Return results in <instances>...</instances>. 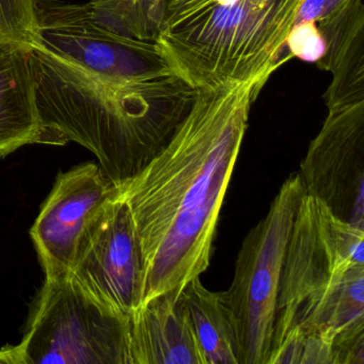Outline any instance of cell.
<instances>
[{
  "label": "cell",
  "instance_id": "6da1fadb",
  "mask_svg": "<svg viewBox=\"0 0 364 364\" xmlns=\"http://www.w3.org/2000/svg\"><path fill=\"white\" fill-rule=\"evenodd\" d=\"M257 93L253 86L200 90L165 149L116 186L129 205L144 262V302L201 276Z\"/></svg>",
  "mask_w": 364,
  "mask_h": 364
},
{
  "label": "cell",
  "instance_id": "7a4b0ae2",
  "mask_svg": "<svg viewBox=\"0 0 364 364\" xmlns=\"http://www.w3.org/2000/svg\"><path fill=\"white\" fill-rule=\"evenodd\" d=\"M42 144L74 141L114 186L139 173L176 135L200 90L178 73L110 82L31 46Z\"/></svg>",
  "mask_w": 364,
  "mask_h": 364
},
{
  "label": "cell",
  "instance_id": "3957f363",
  "mask_svg": "<svg viewBox=\"0 0 364 364\" xmlns=\"http://www.w3.org/2000/svg\"><path fill=\"white\" fill-rule=\"evenodd\" d=\"M267 364H364V229L302 196Z\"/></svg>",
  "mask_w": 364,
  "mask_h": 364
},
{
  "label": "cell",
  "instance_id": "277c9868",
  "mask_svg": "<svg viewBox=\"0 0 364 364\" xmlns=\"http://www.w3.org/2000/svg\"><path fill=\"white\" fill-rule=\"evenodd\" d=\"M302 0H185L168 10L156 43L174 71L200 90L253 86L259 92L287 55Z\"/></svg>",
  "mask_w": 364,
  "mask_h": 364
},
{
  "label": "cell",
  "instance_id": "5b68a950",
  "mask_svg": "<svg viewBox=\"0 0 364 364\" xmlns=\"http://www.w3.org/2000/svg\"><path fill=\"white\" fill-rule=\"evenodd\" d=\"M131 316L97 301L71 276L46 277L20 346L24 364H133Z\"/></svg>",
  "mask_w": 364,
  "mask_h": 364
},
{
  "label": "cell",
  "instance_id": "8992f818",
  "mask_svg": "<svg viewBox=\"0 0 364 364\" xmlns=\"http://www.w3.org/2000/svg\"><path fill=\"white\" fill-rule=\"evenodd\" d=\"M299 173L281 186L265 218L245 237L227 293L240 348V364H267L279 285L300 200Z\"/></svg>",
  "mask_w": 364,
  "mask_h": 364
},
{
  "label": "cell",
  "instance_id": "52a82bcc",
  "mask_svg": "<svg viewBox=\"0 0 364 364\" xmlns=\"http://www.w3.org/2000/svg\"><path fill=\"white\" fill-rule=\"evenodd\" d=\"M36 21L33 46L103 80L137 82L176 72L159 44L107 31L86 5L37 0Z\"/></svg>",
  "mask_w": 364,
  "mask_h": 364
},
{
  "label": "cell",
  "instance_id": "ba28073f",
  "mask_svg": "<svg viewBox=\"0 0 364 364\" xmlns=\"http://www.w3.org/2000/svg\"><path fill=\"white\" fill-rule=\"evenodd\" d=\"M70 274L104 306L131 316L142 304L144 262L131 210L117 193L89 219Z\"/></svg>",
  "mask_w": 364,
  "mask_h": 364
},
{
  "label": "cell",
  "instance_id": "9c48e42d",
  "mask_svg": "<svg viewBox=\"0 0 364 364\" xmlns=\"http://www.w3.org/2000/svg\"><path fill=\"white\" fill-rule=\"evenodd\" d=\"M304 193L364 229V102L329 110L300 165Z\"/></svg>",
  "mask_w": 364,
  "mask_h": 364
},
{
  "label": "cell",
  "instance_id": "30bf717a",
  "mask_svg": "<svg viewBox=\"0 0 364 364\" xmlns=\"http://www.w3.org/2000/svg\"><path fill=\"white\" fill-rule=\"evenodd\" d=\"M114 189L99 164H82L57 176L31 230L46 277L70 274L85 227Z\"/></svg>",
  "mask_w": 364,
  "mask_h": 364
},
{
  "label": "cell",
  "instance_id": "8fae6325",
  "mask_svg": "<svg viewBox=\"0 0 364 364\" xmlns=\"http://www.w3.org/2000/svg\"><path fill=\"white\" fill-rule=\"evenodd\" d=\"M182 289L151 298L131 315L133 364H204Z\"/></svg>",
  "mask_w": 364,
  "mask_h": 364
},
{
  "label": "cell",
  "instance_id": "7c38bea8",
  "mask_svg": "<svg viewBox=\"0 0 364 364\" xmlns=\"http://www.w3.org/2000/svg\"><path fill=\"white\" fill-rule=\"evenodd\" d=\"M325 41V54L316 63L331 72L326 91L328 110L364 102V6L350 0L338 14L317 23Z\"/></svg>",
  "mask_w": 364,
  "mask_h": 364
},
{
  "label": "cell",
  "instance_id": "4fadbf2b",
  "mask_svg": "<svg viewBox=\"0 0 364 364\" xmlns=\"http://www.w3.org/2000/svg\"><path fill=\"white\" fill-rule=\"evenodd\" d=\"M31 46L0 41V157L26 144H42L36 103Z\"/></svg>",
  "mask_w": 364,
  "mask_h": 364
},
{
  "label": "cell",
  "instance_id": "5bb4252c",
  "mask_svg": "<svg viewBox=\"0 0 364 364\" xmlns=\"http://www.w3.org/2000/svg\"><path fill=\"white\" fill-rule=\"evenodd\" d=\"M182 297L204 364H240L237 333L225 291H210L197 277L183 287Z\"/></svg>",
  "mask_w": 364,
  "mask_h": 364
},
{
  "label": "cell",
  "instance_id": "9a60e30c",
  "mask_svg": "<svg viewBox=\"0 0 364 364\" xmlns=\"http://www.w3.org/2000/svg\"><path fill=\"white\" fill-rule=\"evenodd\" d=\"M91 18L107 31L137 41L156 43L167 18L161 0H92Z\"/></svg>",
  "mask_w": 364,
  "mask_h": 364
},
{
  "label": "cell",
  "instance_id": "2e32d148",
  "mask_svg": "<svg viewBox=\"0 0 364 364\" xmlns=\"http://www.w3.org/2000/svg\"><path fill=\"white\" fill-rule=\"evenodd\" d=\"M37 0H0V41L33 46Z\"/></svg>",
  "mask_w": 364,
  "mask_h": 364
},
{
  "label": "cell",
  "instance_id": "e0dca14e",
  "mask_svg": "<svg viewBox=\"0 0 364 364\" xmlns=\"http://www.w3.org/2000/svg\"><path fill=\"white\" fill-rule=\"evenodd\" d=\"M287 55L306 63H317L325 54V41L317 24L312 22L294 24L287 35Z\"/></svg>",
  "mask_w": 364,
  "mask_h": 364
},
{
  "label": "cell",
  "instance_id": "ac0fdd59",
  "mask_svg": "<svg viewBox=\"0 0 364 364\" xmlns=\"http://www.w3.org/2000/svg\"><path fill=\"white\" fill-rule=\"evenodd\" d=\"M349 1L350 0H302L294 24L323 22L338 14Z\"/></svg>",
  "mask_w": 364,
  "mask_h": 364
},
{
  "label": "cell",
  "instance_id": "d6986e66",
  "mask_svg": "<svg viewBox=\"0 0 364 364\" xmlns=\"http://www.w3.org/2000/svg\"><path fill=\"white\" fill-rule=\"evenodd\" d=\"M0 364H24L20 345L0 349Z\"/></svg>",
  "mask_w": 364,
  "mask_h": 364
},
{
  "label": "cell",
  "instance_id": "ffe728a7",
  "mask_svg": "<svg viewBox=\"0 0 364 364\" xmlns=\"http://www.w3.org/2000/svg\"><path fill=\"white\" fill-rule=\"evenodd\" d=\"M164 4H165L166 8L168 10L171 9V8L176 7L178 4L183 3L185 0H161Z\"/></svg>",
  "mask_w": 364,
  "mask_h": 364
}]
</instances>
